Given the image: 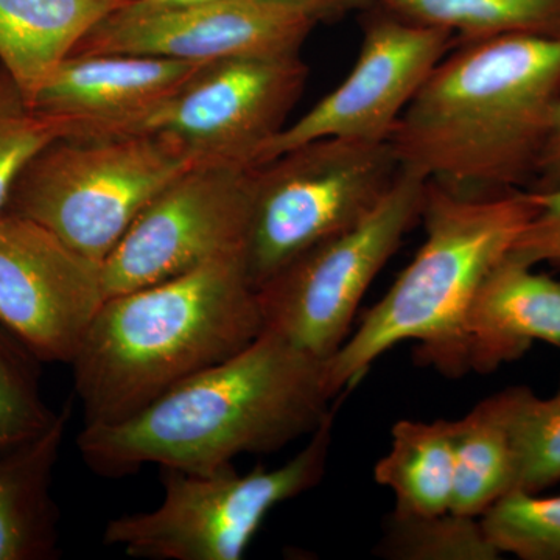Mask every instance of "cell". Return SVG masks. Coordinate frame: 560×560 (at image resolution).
<instances>
[{
	"instance_id": "6da1fadb",
	"label": "cell",
	"mask_w": 560,
	"mask_h": 560,
	"mask_svg": "<svg viewBox=\"0 0 560 560\" xmlns=\"http://www.w3.org/2000/svg\"><path fill=\"white\" fill-rule=\"evenodd\" d=\"M337 399L326 361L261 331L130 418L83 427L77 445L88 467L106 478L128 477L147 464L205 474L311 436L337 411Z\"/></svg>"
},
{
	"instance_id": "7a4b0ae2",
	"label": "cell",
	"mask_w": 560,
	"mask_h": 560,
	"mask_svg": "<svg viewBox=\"0 0 560 560\" xmlns=\"http://www.w3.org/2000/svg\"><path fill=\"white\" fill-rule=\"evenodd\" d=\"M560 102V35L466 40L448 51L388 140L399 167L464 195L536 175Z\"/></svg>"
},
{
	"instance_id": "3957f363",
	"label": "cell",
	"mask_w": 560,
	"mask_h": 560,
	"mask_svg": "<svg viewBox=\"0 0 560 560\" xmlns=\"http://www.w3.org/2000/svg\"><path fill=\"white\" fill-rule=\"evenodd\" d=\"M261 334L245 253L113 294L70 366L83 427L120 422Z\"/></svg>"
},
{
	"instance_id": "277c9868",
	"label": "cell",
	"mask_w": 560,
	"mask_h": 560,
	"mask_svg": "<svg viewBox=\"0 0 560 560\" xmlns=\"http://www.w3.org/2000/svg\"><path fill=\"white\" fill-rule=\"evenodd\" d=\"M540 208L536 190L464 195L427 184L425 241L359 327L326 361L337 397L350 393L382 355L418 342L416 360L458 378L464 319L475 294Z\"/></svg>"
},
{
	"instance_id": "5b68a950",
	"label": "cell",
	"mask_w": 560,
	"mask_h": 560,
	"mask_svg": "<svg viewBox=\"0 0 560 560\" xmlns=\"http://www.w3.org/2000/svg\"><path fill=\"white\" fill-rule=\"evenodd\" d=\"M206 165L167 136H61L18 176L5 212L35 221L103 261L139 213L183 173Z\"/></svg>"
},
{
	"instance_id": "8992f818",
	"label": "cell",
	"mask_w": 560,
	"mask_h": 560,
	"mask_svg": "<svg viewBox=\"0 0 560 560\" xmlns=\"http://www.w3.org/2000/svg\"><path fill=\"white\" fill-rule=\"evenodd\" d=\"M335 416L293 458L241 474L234 464L205 474L161 469L160 506L113 518L103 541L149 560H241L268 514L315 489L326 475Z\"/></svg>"
},
{
	"instance_id": "52a82bcc",
	"label": "cell",
	"mask_w": 560,
	"mask_h": 560,
	"mask_svg": "<svg viewBox=\"0 0 560 560\" xmlns=\"http://www.w3.org/2000/svg\"><path fill=\"white\" fill-rule=\"evenodd\" d=\"M389 142L324 138L250 167L246 268L254 289L366 219L399 175Z\"/></svg>"
},
{
	"instance_id": "ba28073f",
	"label": "cell",
	"mask_w": 560,
	"mask_h": 560,
	"mask_svg": "<svg viewBox=\"0 0 560 560\" xmlns=\"http://www.w3.org/2000/svg\"><path fill=\"white\" fill-rule=\"evenodd\" d=\"M427 184L400 168L366 219L305 250L260 285L261 331L315 359L334 357L364 294L422 217Z\"/></svg>"
},
{
	"instance_id": "9c48e42d",
	"label": "cell",
	"mask_w": 560,
	"mask_h": 560,
	"mask_svg": "<svg viewBox=\"0 0 560 560\" xmlns=\"http://www.w3.org/2000/svg\"><path fill=\"white\" fill-rule=\"evenodd\" d=\"M307 77L301 54L209 61L127 135L167 136L205 164L253 167L287 127Z\"/></svg>"
},
{
	"instance_id": "30bf717a",
	"label": "cell",
	"mask_w": 560,
	"mask_h": 560,
	"mask_svg": "<svg viewBox=\"0 0 560 560\" xmlns=\"http://www.w3.org/2000/svg\"><path fill=\"white\" fill-rule=\"evenodd\" d=\"M249 219L250 167L206 164L183 173L103 260L108 298L245 253Z\"/></svg>"
},
{
	"instance_id": "8fae6325",
	"label": "cell",
	"mask_w": 560,
	"mask_h": 560,
	"mask_svg": "<svg viewBox=\"0 0 560 560\" xmlns=\"http://www.w3.org/2000/svg\"><path fill=\"white\" fill-rule=\"evenodd\" d=\"M318 20L283 0H135L103 18L70 55H147L189 61L301 54Z\"/></svg>"
},
{
	"instance_id": "7c38bea8",
	"label": "cell",
	"mask_w": 560,
	"mask_h": 560,
	"mask_svg": "<svg viewBox=\"0 0 560 560\" xmlns=\"http://www.w3.org/2000/svg\"><path fill=\"white\" fill-rule=\"evenodd\" d=\"M106 300L103 261L35 221L0 217V323L40 363H72Z\"/></svg>"
},
{
	"instance_id": "4fadbf2b",
	"label": "cell",
	"mask_w": 560,
	"mask_h": 560,
	"mask_svg": "<svg viewBox=\"0 0 560 560\" xmlns=\"http://www.w3.org/2000/svg\"><path fill=\"white\" fill-rule=\"evenodd\" d=\"M455 36L394 14L366 25L348 77L304 116L265 143L253 167L311 140L341 138L388 142L401 114Z\"/></svg>"
},
{
	"instance_id": "5bb4252c",
	"label": "cell",
	"mask_w": 560,
	"mask_h": 560,
	"mask_svg": "<svg viewBox=\"0 0 560 560\" xmlns=\"http://www.w3.org/2000/svg\"><path fill=\"white\" fill-rule=\"evenodd\" d=\"M209 61L147 55H69L28 102L66 136L127 135Z\"/></svg>"
},
{
	"instance_id": "9a60e30c",
	"label": "cell",
	"mask_w": 560,
	"mask_h": 560,
	"mask_svg": "<svg viewBox=\"0 0 560 560\" xmlns=\"http://www.w3.org/2000/svg\"><path fill=\"white\" fill-rule=\"evenodd\" d=\"M534 342L560 349V282L508 254L489 272L464 319L459 375L489 374Z\"/></svg>"
},
{
	"instance_id": "2e32d148",
	"label": "cell",
	"mask_w": 560,
	"mask_h": 560,
	"mask_svg": "<svg viewBox=\"0 0 560 560\" xmlns=\"http://www.w3.org/2000/svg\"><path fill=\"white\" fill-rule=\"evenodd\" d=\"M70 407L38 436L0 452V560L58 558V512L51 497Z\"/></svg>"
},
{
	"instance_id": "e0dca14e",
	"label": "cell",
	"mask_w": 560,
	"mask_h": 560,
	"mask_svg": "<svg viewBox=\"0 0 560 560\" xmlns=\"http://www.w3.org/2000/svg\"><path fill=\"white\" fill-rule=\"evenodd\" d=\"M135 0H0V66L32 101L91 28Z\"/></svg>"
},
{
	"instance_id": "ac0fdd59",
	"label": "cell",
	"mask_w": 560,
	"mask_h": 560,
	"mask_svg": "<svg viewBox=\"0 0 560 560\" xmlns=\"http://www.w3.org/2000/svg\"><path fill=\"white\" fill-rule=\"evenodd\" d=\"M522 388L499 390L455 420L451 511L480 518L497 501L517 490L515 415Z\"/></svg>"
},
{
	"instance_id": "d6986e66",
	"label": "cell",
	"mask_w": 560,
	"mask_h": 560,
	"mask_svg": "<svg viewBox=\"0 0 560 560\" xmlns=\"http://www.w3.org/2000/svg\"><path fill=\"white\" fill-rule=\"evenodd\" d=\"M455 420L401 419L390 448L374 466V481L389 489L394 510L408 514L451 511L455 481Z\"/></svg>"
},
{
	"instance_id": "ffe728a7",
	"label": "cell",
	"mask_w": 560,
	"mask_h": 560,
	"mask_svg": "<svg viewBox=\"0 0 560 560\" xmlns=\"http://www.w3.org/2000/svg\"><path fill=\"white\" fill-rule=\"evenodd\" d=\"M388 13L463 36L560 35V0H377Z\"/></svg>"
},
{
	"instance_id": "44dd1931",
	"label": "cell",
	"mask_w": 560,
	"mask_h": 560,
	"mask_svg": "<svg viewBox=\"0 0 560 560\" xmlns=\"http://www.w3.org/2000/svg\"><path fill=\"white\" fill-rule=\"evenodd\" d=\"M374 555L393 560H499L481 518L458 512L386 515Z\"/></svg>"
},
{
	"instance_id": "7402d4cb",
	"label": "cell",
	"mask_w": 560,
	"mask_h": 560,
	"mask_svg": "<svg viewBox=\"0 0 560 560\" xmlns=\"http://www.w3.org/2000/svg\"><path fill=\"white\" fill-rule=\"evenodd\" d=\"M497 550L522 560H560V495L514 490L481 515Z\"/></svg>"
},
{
	"instance_id": "603a6c76",
	"label": "cell",
	"mask_w": 560,
	"mask_h": 560,
	"mask_svg": "<svg viewBox=\"0 0 560 560\" xmlns=\"http://www.w3.org/2000/svg\"><path fill=\"white\" fill-rule=\"evenodd\" d=\"M39 363L0 323V452L38 436L57 418L40 393Z\"/></svg>"
},
{
	"instance_id": "cb8c5ba5",
	"label": "cell",
	"mask_w": 560,
	"mask_h": 560,
	"mask_svg": "<svg viewBox=\"0 0 560 560\" xmlns=\"http://www.w3.org/2000/svg\"><path fill=\"white\" fill-rule=\"evenodd\" d=\"M68 135L65 125L38 113L0 66V217L18 176L51 140Z\"/></svg>"
},
{
	"instance_id": "d4e9b609",
	"label": "cell",
	"mask_w": 560,
	"mask_h": 560,
	"mask_svg": "<svg viewBox=\"0 0 560 560\" xmlns=\"http://www.w3.org/2000/svg\"><path fill=\"white\" fill-rule=\"evenodd\" d=\"M517 490L541 493L560 482V378L548 399L523 386L515 415Z\"/></svg>"
},
{
	"instance_id": "484cf974",
	"label": "cell",
	"mask_w": 560,
	"mask_h": 560,
	"mask_svg": "<svg viewBox=\"0 0 560 560\" xmlns=\"http://www.w3.org/2000/svg\"><path fill=\"white\" fill-rule=\"evenodd\" d=\"M536 191L540 208L512 246L510 256L529 267L548 264L560 270V186Z\"/></svg>"
},
{
	"instance_id": "4316f807",
	"label": "cell",
	"mask_w": 560,
	"mask_h": 560,
	"mask_svg": "<svg viewBox=\"0 0 560 560\" xmlns=\"http://www.w3.org/2000/svg\"><path fill=\"white\" fill-rule=\"evenodd\" d=\"M536 175L539 176V184L534 190H551L560 186V102Z\"/></svg>"
},
{
	"instance_id": "83f0119b",
	"label": "cell",
	"mask_w": 560,
	"mask_h": 560,
	"mask_svg": "<svg viewBox=\"0 0 560 560\" xmlns=\"http://www.w3.org/2000/svg\"><path fill=\"white\" fill-rule=\"evenodd\" d=\"M283 2L301 7V9L308 11L319 22L326 20V18L335 16V14L357 5V3H361L363 0H283Z\"/></svg>"
},
{
	"instance_id": "f1b7e54d",
	"label": "cell",
	"mask_w": 560,
	"mask_h": 560,
	"mask_svg": "<svg viewBox=\"0 0 560 560\" xmlns=\"http://www.w3.org/2000/svg\"><path fill=\"white\" fill-rule=\"evenodd\" d=\"M149 2L168 3V5H180V3L205 2V0H149Z\"/></svg>"
}]
</instances>
